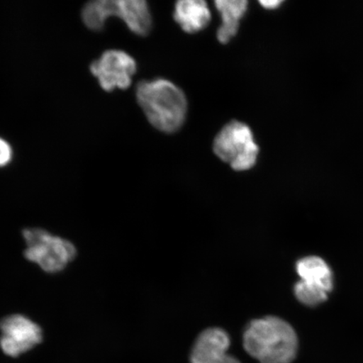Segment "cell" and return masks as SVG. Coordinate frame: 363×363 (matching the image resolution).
I'll use <instances>...</instances> for the list:
<instances>
[{
	"label": "cell",
	"mask_w": 363,
	"mask_h": 363,
	"mask_svg": "<svg viewBox=\"0 0 363 363\" xmlns=\"http://www.w3.org/2000/svg\"><path fill=\"white\" fill-rule=\"evenodd\" d=\"M135 96L154 128L174 133L183 126L188 111L187 99L172 82L163 79L140 82Z\"/></svg>",
	"instance_id": "6da1fadb"
},
{
	"label": "cell",
	"mask_w": 363,
	"mask_h": 363,
	"mask_svg": "<svg viewBox=\"0 0 363 363\" xmlns=\"http://www.w3.org/2000/svg\"><path fill=\"white\" fill-rule=\"evenodd\" d=\"M245 350L261 363H291L298 352L296 333L275 316L254 320L243 335Z\"/></svg>",
	"instance_id": "7a4b0ae2"
},
{
	"label": "cell",
	"mask_w": 363,
	"mask_h": 363,
	"mask_svg": "<svg viewBox=\"0 0 363 363\" xmlns=\"http://www.w3.org/2000/svg\"><path fill=\"white\" fill-rule=\"evenodd\" d=\"M81 16L86 27L94 31L103 30L111 17L119 18L140 36L147 35L152 27L151 12L144 0H96L86 4Z\"/></svg>",
	"instance_id": "3957f363"
},
{
	"label": "cell",
	"mask_w": 363,
	"mask_h": 363,
	"mask_svg": "<svg viewBox=\"0 0 363 363\" xmlns=\"http://www.w3.org/2000/svg\"><path fill=\"white\" fill-rule=\"evenodd\" d=\"M213 150L221 161L238 172L252 169L259 153L251 128L237 121L230 122L217 134Z\"/></svg>",
	"instance_id": "277c9868"
},
{
	"label": "cell",
	"mask_w": 363,
	"mask_h": 363,
	"mask_svg": "<svg viewBox=\"0 0 363 363\" xmlns=\"http://www.w3.org/2000/svg\"><path fill=\"white\" fill-rule=\"evenodd\" d=\"M23 237L27 246L26 259L36 263L45 272H60L76 256L74 245L43 229H26L23 231Z\"/></svg>",
	"instance_id": "5b68a950"
},
{
	"label": "cell",
	"mask_w": 363,
	"mask_h": 363,
	"mask_svg": "<svg viewBox=\"0 0 363 363\" xmlns=\"http://www.w3.org/2000/svg\"><path fill=\"white\" fill-rule=\"evenodd\" d=\"M136 62L128 53L121 50H108L90 65V72L106 92L130 88L135 74Z\"/></svg>",
	"instance_id": "8992f818"
},
{
	"label": "cell",
	"mask_w": 363,
	"mask_h": 363,
	"mask_svg": "<svg viewBox=\"0 0 363 363\" xmlns=\"http://www.w3.org/2000/svg\"><path fill=\"white\" fill-rule=\"evenodd\" d=\"M0 347L10 357H19L43 340V330L40 326L21 315L4 318L0 321Z\"/></svg>",
	"instance_id": "52a82bcc"
},
{
	"label": "cell",
	"mask_w": 363,
	"mask_h": 363,
	"mask_svg": "<svg viewBox=\"0 0 363 363\" xmlns=\"http://www.w3.org/2000/svg\"><path fill=\"white\" fill-rule=\"evenodd\" d=\"M230 340L228 334L219 328L203 330L199 335L194 347L191 363H240L237 358L227 354Z\"/></svg>",
	"instance_id": "ba28073f"
},
{
	"label": "cell",
	"mask_w": 363,
	"mask_h": 363,
	"mask_svg": "<svg viewBox=\"0 0 363 363\" xmlns=\"http://www.w3.org/2000/svg\"><path fill=\"white\" fill-rule=\"evenodd\" d=\"M174 20L186 33H199L211 21V13L203 0H181L175 4Z\"/></svg>",
	"instance_id": "9c48e42d"
},
{
	"label": "cell",
	"mask_w": 363,
	"mask_h": 363,
	"mask_svg": "<svg viewBox=\"0 0 363 363\" xmlns=\"http://www.w3.org/2000/svg\"><path fill=\"white\" fill-rule=\"evenodd\" d=\"M220 13L222 24L217 30V39L221 44H227L238 34L240 21L248 8L247 0H217L215 2Z\"/></svg>",
	"instance_id": "30bf717a"
},
{
	"label": "cell",
	"mask_w": 363,
	"mask_h": 363,
	"mask_svg": "<svg viewBox=\"0 0 363 363\" xmlns=\"http://www.w3.org/2000/svg\"><path fill=\"white\" fill-rule=\"evenodd\" d=\"M296 270L301 281L319 285L330 293L333 289V275L330 267L319 257H306L297 262Z\"/></svg>",
	"instance_id": "8fae6325"
},
{
	"label": "cell",
	"mask_w": 363,
	"mask_h": 363,
	"mask_svg": "<svg viewBox=\"0 0 363 363\" xmlns=\"http://www.w3.org/2000/svg\"><path fill=\"white\" fill-rule=\"evenodd\" d=\"M295 296L303 305L314 307L320 305L328 298L329 292L319 285L299 282L295 285Z\"/></svg>",
	"instance_id": "7c38bea8"
},
{
	"label": "cell",
	"mask_w": 363,
	"mask_h": 363,
	"mask_svg": "<svg viewBox=\"0 0 363 363\" xmlns=\"http://www.w3.org/2000/svg\"><path fill=\"white\" fill-rule=\"evenodd\" d=\"M12 155L10 144L0 138V167L6 166L11 161Z\"/></svg>",
	"instance_id": "4fadbf2b"
},
{
	"label": "cell",
	"mask_w": 363,
	"mask_h": 363,
	"mask_svg": "<svg viewBox=\"0 0 363 363\" xmlns=\"http://www.w3.org/2000/svg\"><path fill=\"white\" fill-rule=\"evenodd\" d=\"M260 4L267 10H275L280 6V4H283V1L281 0H263V1H260Z\"/></svg>",
	"instance_id": "5bb4252c"
}]
</instances>
